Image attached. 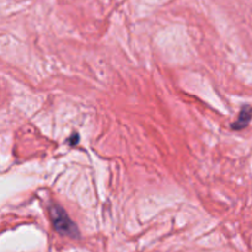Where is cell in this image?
Wrapping results in <instances>:
<instances>
[{"mask_svg":"<svg viewBox=\"0 0 252 252\" xmlns=\"http://www.w3.org/2000/svg\"><path fill=\"white\" fill-rule=\"evenodd\" d=\"M251 117H252V108L249 107V106H245V107L241 110V112L239 113L238 120L231 125V127H233V129H236V130L243 129V128H245L246 126L249 125V122L251 121Z\"/></svg>","mask_w":252,"mask_h":252,"instance_id":"obj_2","label":"cell"},{"mask_svg":"<svg viewBox=\"0 0 252 252\" xmlns=\"http://www.w3.org/2000/svg\"><path fill=\"white\" fill-rule=\"evenodd\" d=\"M49 212H51L52 223H53V226L57 233L62 234L64 236H70V238L74 239L79 238L80 233H79L78 228H76L74 221L69 218L66 212L62 207L52 206Z\"/></svg>","mask_w":252,"mask_h":252,"instance_id":"obj_1","label":"cell"}]
</instances>
